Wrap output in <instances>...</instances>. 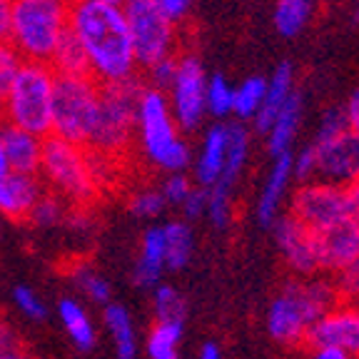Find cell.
Wrapping results in <instances>:
<instances>
[{"label":"cell","instance_id":"obj_4","mask_svg":"<svg viewBox=\"0 0 359 359\" xmlns=\"http://www.w3.org/2000/svg\"><path fill=\"white\" fill-rule=\"evenodd\" d=\"M73 0H13L11 45L25 62L50 65L70 35Z\"/></svg>","mask_w":359,"mask_h":359},{"label":"cell","instance_id":"obj_41","mask_svg":"<svg viewBox=\"0 0 359 359\" xmlns=\"http://www.w3.org/2000/svg\"><path fill=\"white\" fill-rule=\"evenodd\" d=\"M347 130V120H344V107L332 105L327 107L320 115V123H317V130H314L312 140H325V137H334V135L344 133Z\"/></svg>","mask_w":359,"mask_h":359},{"label":"cell","instance_id":"obj_32","mask_svg":"<svg viewBox=\"0 0 359 359\" xmlns=\"http://www.w3.org/2000/svg\"><path fill=\"white\" fill-rule=\"evenodd\" d=\"M152 314H155V322H177V325H185L187 302L182 297V292L177 287L168 285V282H160L152 290Z\"/></svg>","mask_w":359,"mask_h":359},{"label":"cell","instance_id":"obj_36","mask_svg":"<svg viewBox=\"0 0 359 359\" xmlns=\"http://www.w3.org/2000/svg\"><path fill=\"white\" fill-rule=\"evenodd\" d=\"M50 67L55 70V75H90L88 60H85L80 45L73 40V35H67L65 43L57 48V53L50 60Z\"/></svg>","mask_w":359,"mask_h":359},{"label":"cell","instance_id":"obj_15","mask_svg":"<svg viewBox=\"0 0 359 359\" xmlns=\"http://www.w3.org/2000/svg\"><path fill=\"white\" fill-rule=\"evenodd\" d=\"M314 242H317L320 275L334 277L339 269L359 257V222L354 217L342 219L327 230L314 232Z\"/></svg>","mask_w":359,"mask_h":359},{"label":"cell","instance_id":"obj_44","mask_svg":"<svg viewBox=\"0 0 359 359\" xmlns=\"http://www.w3.org/2000/svg\"><path fill=\"white\" fill-rule=\"evenodd\" d=\"M342 107H344V120H347V130L354 137H359V88L352 90V95L347 97V102Z\"/></svg>","mask_w":359,"mask_h":359},{"label":"cell","instance_id":"obj_1","mask_svg":"<svg viewBox=\"0 0 359 359\" xmlns=\"http://www.w3.org/2000/svg\"><path fill=\"white\" fill-rule=\"evenodd\" d=\"M70 35L80 45L95 83L123 85L137 80V60L123 6L105 0H73Z\"/></svg>","mask_w":359,"mask_h":359},{"label":"cell","instance_id":"obj_40","mask_svg":"<svg viewBox=\"0 0 359 359\" xmlns=\"http://www.w3.org/2000/svg\"><path fill=\"white\" fill-rule=\"evenodd\" d=\"M332 282H334L339 299L359 304V257L354 259V262H349L344 269H339V272L332 277Z\"/></svg>","mask_w":359,"mask_h":359},{"label":"cell","instance_id":"obj_35","mask_svg":"<svg viewBox=\"0 0 359 359\" xmlns=\"http://www.w3.org/2000/svg\"><path fill=\"white\" fill-rule=\"evenodd\" d=\"M208 219L217 230H227L235 219V197L227 187H210L208 190Z\"/></svg>","mask_w":359,"mask_h":359},{"label":"cell","instance_id":"obj_13","mask_svg":"<svg viewBox=\"0 0 359 359\" xmlns=\"http://www.w3.org/2000/svg\"><path fill=\"white\" fill-rule=\"evenodd\" d=\"M277 252H280L285 267L294 277H314L320 275V262H317V242L314 232L304 227L299 219L292 215H282L272 227Z\"/></svg>","mask_w":359,"mask_h":359},{"label":"cell","instance_id":"obj_53","mask_svg":"<svg viewBox=\"0 0 359 359\" xmlns=\"http://www.w3.org/2000/svg\"><path fill=\"white\" fill-rule=\"evenodd\" d=\"M352 18H354V22H359V0L354 3V11H352Z\"/></svg>","mask_w":359,"mask_h":359},{"label":"cell","instance_id":"obj_22","mask_svg":"<svg viewBox=\"0 0 359 359\" xmlns=\"http://www.w3.org/2000/svg\"><path fill=\"white\" fill-rule=\"evenodd\" d=\"M57 320H60L62 330H65L67 339L75 344V349L80 352H90L97 344V327L90 317L88 307L83 304V299L78 297H60L55 307Z\"/></svg>","mask_w":359,"mask_h":359},{"label":"cell","instance_id":"obj_42","mask_svg":"<svg viewBox=\"0 0 359 359\" xmlns=\"http://www.w3.org/2000/svg\"><path fill=\"white\" fill-rule=\"evenodd\" d=\"M177 55L165 57V60H160V62H155V65L147 67V83L145 85L168 93L170 85H172V80H175V73H177Z\"/></svg>","mask_w":359,"mask_h":359},{"label":"cell","instance_id":"obj_11","mask_svg":"<svg viewBox=\"0 0 359 359\" xmlns=\"http://www.w3.org/2000/svg\"><path fill=\"white\" fill-rule=\"evenodd\" d=\"M205 93H208V73H205L202 60L195 53H180L177 73L168 90V100L182 133L200 130L202 120L208 115Z\"/></svg>","mask_w":359,"mask_h":359},{"label":"cell","instance_id":"obj_7","mask_svg":"<svg viewBox=\"0 0 359 359\" xmlns=\"http://www.w3.org/2000/svg\"><path fill=\"white\" fill-rule=\"evenodd\" d=\"M102 85L90 75H57L53 97V137L88 147L100 118Z\"/></svg>","mask_w":359,"mask_h":359},{"label":"cell","instance_id":"obj_47","mask_svg":"<svg viewBox=\"0 0 359 359\" xmlns=\"http://www.w3.org/2000/svg\"><path fill=\"white\" fill-rule=\"evenodd\" d=\"M11 13L13 0H0V40L11 38Z\"/></svg>","mask_w":359,"mask_h":359},{"label":"cell","instance_id":"obj_45","mask_svg":"<svg viewBox=\"0 0 359 359\" xmlns=\"http://www.w3.org/2000/svg\"><path fill=\"white\" fill-rule=\"evenodd\" d=\"M18 334L13 330V325L8 322V317L0 312V354L3 352H11V349H18Z\"/></svg>","mask_w":359,"mask_h":359},{"label":"cell","instance_id":"obj_51","mask_svg":"<svg viewBox=\"0 0 359 359\" xmlns=\"http://www.w3.org/2000/svg\"><path fill=\"white\" fill-rule=\"evenodd\" d=\"M3 135H6V123L0 118V172H6L8 163H6V145H3Z\"/></svg>","mask_w":359,"mask_h":359},{"label":"cell","instance_id":"obj_25","mask_svg":"<svg viewBox=\"0 0 359 359\" xmlns=\"http://www.w3.org/2000/svg\"><path fill=\"white\" fill-rule=\"evenodd\" d=\"M102 325L110 337V344L118 359H135L137 357V330H135L133 314L120 302H110L102 307Z\"/></svg>","mask_w":359,"mask_h":359},{"label":"cell","instance_id":"obj_20","mask_svg":"<svg viewBox=\"0 0 359 359\" xmlns=\"http://www.w3.org/2000/svg\"><path fill=\"white\" fill-rule=\"evenodd\" d=\"M3 145H6L8 170H13V172H25V175H38L40 172L45 137L28 133V130L6 125Z\"/></svg>","mask_w":359,"mask_h":359},{"label":"cell","instance_id":"obj_50","mask_svg":"<svg viewBox=\"0 0 359 359\" xmlns=\"http://www.w3.org/2000/svg\"><path fill=\"white\" fill-rule=\"evenodd\" d=\"M347 195H349V205H352L354 219L359 222V180H354L352 185L347 187Z\"/></svg>","mask_w":359,"mask_h":359},{"label":"cell","instance_id":"obj_31","mask_svg":"<svg viewBox=\"0 0 359 359\" xmlns=\"http://www.w3.org/2000/svg\"><path fill=\"white\" fill-rule=\"evenodd\" d=\"M205 107H208L210 118H215V123H227V118H232V107H235V85L224 78L222 73L208 75Z\"/></svg>","mask_w":359,"mask_h":359},{"label":"cell","instance_id":"obj_33","mask_svg":"<svg viewBox=\"0 0 359 359\" xmlns=\"http://www.w3.org/2000/svg\"><path fill=\"white\" fill-rule=\"evenodd\" d=\"M168 210V202H165L160 187L155 185H142L135 187L128 195V212L133 215L135 219H157L160 215Z\"/></svg>","mask_w":359,"mask_h":359},{"label":"cell","instance_id":"obj_3","mask_svg":"<svg viewBox=\"0 0 359 359\" xmlns=\"http://www.w3.org/2000/svg\"><path fill=\"white\" fill-rule=\"evenodd\" d=\"M135 150L163 175L185 172L192 165V147L180 130L168 93L142 85L135 105Z\"/></svg>","mask_w":359,"mask_h":359},{"label":"cell","instance_id":"obj_26","mask_svg":"<svg viewBox=\"0 0 359 359\" xmlns=\"http://www.w3.org/2000/svg\"><path fill=\"white\" fill-rule=\"evenodd\" d=\"M165 232V267L168 272H177V269L187 267L195 252V235H192L190 222L185 219H170L163 222Z\"/></svg>","mask_w":359,"mask_h":359},{"label":"cell","instance_id":"obj_29","mask_svg":"<svg viewBox=\"0 0 359 359\" xmlns=\"http://www.w3.org/2000/svg\"><path fill=\"white\" fill-rule=\"evenodd\" d=\"M185 325L177 322H152L145 337V354L147 359H180Z\"/></svg>","mask_w":359,"mask_h":359},{"label":"cell","instance_id":"obj_18","mask_svg":"<svg viewBox=\"0 0 359 359\" xmlns=\"http://www.w3.org/2000/svg\"><path fill=\"white\" fill-rule=\"evenodd\" d=\"M227 140H230V123H215L205 130L197 157L192 160V180L197 187H215L224 172L227 160Z\"/></svg>","mask_w":359,"mask_h":359},{"label":"cell","instance_id":"obj_16","mask_svg":"<svg viewBox=\"0 0 359 359\" xmlns=\"http://www.w3.org/2000/svg\"><path fill=\"white\" fill-rule=\"evenodd\" d=\"M292 182H294V170H292V152L272 160V168L264 180L262 190H259L257 205H255V215L262 227H275V222L287 212L285 205L290 202L292 195Z\"/></svg>","mask_w":359,"mask_h":359},{"label":"cell","instance_id":"obj_37","mask_svg":"<svg viewBox=\"0 0 359 359\" xmlns=\"http://www.w3.org/2000/svg\"><path fill=\"white\" fill-rule=\"evenodd\" d=\"M22 57L20 53L11 45V40H0V110L6 105V97L13 88V80L20 73L22 67Z\"/></svg>","mask_w":359,"mask_h":359},{"label":"cell","instance_id":"obj_12","mask_svg":"<svg viewBox=\"0 0 359 359\" xmlns=\"http://www.w3.org/2000/svg\"><path fill=\"white\" fill-rule=\"evenodd\" d=\"M314 147V180L330 182V185L349 187L359 180V137L349 130L325 137V140H309Z\"/></svg>","mask_w":359,"mask_h":359},{"label":"cell","instance_id":"obj_54","mask_svg":"<svg viewBox=\"0 0 359 359\" xmlns=\"http://www.w3.org/2000/svg\"><path fill=\"white\" fill-rule=\"evenodd\" d=\"M105 3H115V6H123L125 0H105Z\"/></svg>","mask_w":359,"mask_h":359},{"label":"cell","instance_id":"obj_23","mask_svg":"<svg viewBox=\"0 0 359 359\" xmlns=\"http://www.w3.org/2000/svg\"><path fill=\"white\" fill-rule=\"evenodd\" d=\"M294 67L290 62H280L275 67V73L267 78V90H264V102L259 107L257 118H255V128L257 133H267V128L272 125V120L280 115L282 107L290 102V97L294 95Z\"/></svg>","mask_w":359,"mask_h":359},{"label":"cell","instance_id":"obj_39","mask_svg":"<svg viewBox=\"0 0 359 359\" xmlns=\"http://www.w3.org/2000/svg\"><path fill=\"white\" fill-rule=\"evenodd\" d=\"M160 192H163L165 202H168V208H182V202L190 197V192L195 190V180L185 172H172V175H165L163 182H160Z\"/></svg>","mask_w":359,"mask_h":359},{"label":"cell","instance_id":"obj_48","mask_svg":"<svg viewBox=\"0 0 359 359\" xmlns=\"http://www.w3.org/2000/svg\"><path fill=\"white\" fill-rule=\"evenodd\" d=\"M307 359H352L349 354L330 347H307Z\"/></svg>","mask_w":359,"mask_h":359},{"label":"cell","instance_id":"obj_38","mask_svg":"<svg viewBox=\"0 0 359 359\" xmlns=\"http://www.w3.org/2000/svg\"><path fill=\"white\" fill-rule=\"evenodd\" d=\"M13 304L18 312L30 322H43L48 320V304L43 302L38 292L28 285H15L13 287Z\"/></svg>","mask_w":359,"mask_h":359},{"label":"cell","instance_id":"obj_43","mask_svg":"<svg viewBox=\"0 0 359 359\" xmlns=\"http://www.w3.org/2000/svg\"><path fill=\"white\" fill-rule=\"evenodd\" d=\"M185 222H192V219H200V217H208V190L205 187H197L190 192L185 202H182V208H180Z\"/></svg>","mask_w":359,"mask_h":359},{"label":"cell","instance_id":"obj_14","mask_svg":"<svg viewBox=\"0 0 359 359\" xmlns=\"http://www.w3.org/2000/svg\"><path fill=\"white\" fill-rule=\"evenodd\" d=\"M307 347H330L359 359V304L339 302L320 317L307 337Z\"/></svg>","mask_w":359,"mask_h":359},{"label":"cell","instance_id":"obj_5","mask_svg":"<svg viewBox=\"0 0 359 359\" xmlns=\"http://www.w3.org/2000/svg\"><path fill=\"white\" fill-rule=\"evenodd\" d=\"M55 70L45 62H22L20 73L0 110L3 123L11 128L28 130L40 137H50L53 97H55Z\"/></svg>","mask_w":359,"mask_h":359},{"label":"cell","instance_id":"obj_6","mask_svg":"<svg viewBox=\"0 0 359 359\" xmlns=\"http://www.w3.org/2000/svg\"><path fill=\"white\" fill-rule=\"evenodd\" d=\"M45 190L62 197L70 208H90L100 197L95 180L90 175L88 147L73 145L60 137H45L43 163L38 172Z\"/></svg>","mask_w":359,"mask_h":359},{"label":"cell","instance_id":"obj_52","mask_svg":"<svg viewBox=\"0 0 359 359\" xmlns=\"http://www.w3.org/2000/svg\"><path fill=\"white\" fill-rule=\"evenodd\" d=\"M0 359H33V357L18 347V349H11V352H3V354H0Z\"/></svg>","mask_w":359,"mask_h":359},{"label":"cell","instance_id":"obj_34","mask_svg":"<svg viewBox=\"0 0 359 359\" xmlns=\"http://www.w3.org/2000/svg\"><path fill=\"white\" fill-rule=\"evenodd\" d=\"M70 205H67L62 197L53 195V192L45 190V195L38 200V205L30 212L28 222H33L35 227H57V224L67 222V215H70Z\"/></svg>","mask_w":359,"mask_h":359},{"label":"cell","instance_id":"obj_30","mask_svg":"<svg viewBox=\"0 0 359 359\" xmlns=\"http://www.w3.org/2000/svg\"><path fill=\"white\" fill-rule=\"evenodd\" d=\"M264 90H267V78H262V75H250L240 85H235L232 118H237V123H247V120L255 123L259 107L264 102Z\"/></svg>","mask_w":359,"mask_h":359},{"label":"cell","instance_id":"obj_24","mask_svg":"<svg viewBox=\"0 0 359 359\" xmlns=\"http://www.w3.org/2000/svg\"><path fill=\"white\" fill-rule=\"evenodd\" d=\"M62 272H65V280L73 285V290L78 292V294H83L88 302L100 304V307L112 302L110 282H107V277L102 275L93 262L75 257L62 267Z\"/></svg>","mask_w":359,"mask_h":359},{"label":"cell","instance_id":"obj_19","mask_svg":"<svg viewBox=\"0 0 359 359\" xmlns=\"http://www.w3.org/2000/svg\"><path fill=\"white\" fill-rule=\"evenodd\" d=\"M165 272H168V267H165L163 224H150L140 237L137 257L133 264V282L142 290H155L163 282Z\"/></svg>","mask_w":359,"mask_h":359},{"label":"cell","instance_id":"obj_28","mask_svg":"<svg viewBox=\"0 0 359 359\" xmlns=\"http://www.w3.org/2000/svg\"><path fill=\"white\" fill-rule=\"evenodd\" d=\"M250 160V133L242 123H230V140H227V160H224V172L217 185L235 190L242 172Z\"/></svg>","mask_w":359,"mask_h":359},{"label":"cell","instance_id":"obj_21","mask_svg":"<svg viewBox=\"0 0 359 359\" xmlns=\"http://www.w3.org/2000/svg\"><path fill=\"white\" fill-rule=\"evenodd\" d=\"M302 118H304V100L299 93H294L290 97V102L280 110V115L272 120L267 133H264V145H267V152L272 155V160L292 152L294 137H297L299 125H302Z\"/></svg>","mask_w":359,"mask_h":359},{"label":"cell","instance_id":"obj_10","mask_svg":"<svg viewBox=\"0 0 359 359\" xmlns=\"http://www.w3.org/2000/svg\"><path fill=\"white\" fill-rule=\"evenodd\" d=\"M287 215L299 219L312 232L327 230V227L342 222V219L354 217L347 187L330 185L322 180L299 182L292 190L290 202H287Z\"/></svg>","mask_w":359,"mask_h":359},{"label":"cell","instance_id":"obj_46","mask_svg":"<svg viewBox=\"0 0 359 359\" xmlns=\"http://www.w3.org/2000/svg\"><path fill=\"white\" fill-rule=\"evenodd\" d=\"M160 6L168 11L170 18H175V20H180V18H185L187 11L192 8V0H157Z\"/></svg>","mask_w":359,"mask_h":359},{"label":"cell","instance_id":"obj_8","mask_svg":"<svg viewBox=\"0 0 359 359\" xmlns=\"http://www.w3.org/2000/svg\"><path fill=\"white\" fill-rule=\"evenodd\" d=\"M125 20L133 38L137 67H150L177 55V20L157 0H125Z\"/></svg>","mask_w":359,"mask_h":359},{"label":"cell","instance_id":"obj_2","mask_svg":"<svg viewBox=\"0 0 359 359\" xmlns=\"http://www.w3.org/2000/svg\"><path fill=\"white\" fill-rule=\"evenodd\" d=\"M339 302L332 277H292L267 307V332L282 347H307L312 327Z\"/></svg>","mask_w":359,"mask_h":359},{"label":"cell","instance_id":"obj_27","mask_svg":"<svg viewBox=\"0 0 359 359\" xmlns=\"http://www.w3.org/2000/svg\"><path fill=\"white\" fill-rule=\"evenodd\" d=\"M314 15V0H275L272 25L282 38H297Z\"/></svg>","mask_w":359,"mask_h":359},{"label":"cell","instance_id":"obj_49","mask_svg":"<svg viewBox=\"0 0 359 359\" xmlns=\"http://www.w3.org/2000/svg\"><path fill=\"white\" fill-rule=\"evenodd\" d=\"M200 359H224V354H222V349H219V344H215V342H205L200 347V354H197Z\"/></svg>","mask_w":359,"mask_h":359},{"label":"cell","instance_id":"obj_9","mask_svg":"<svg viewBox=\"0 0 359 359\" xmlns=\"http://www.w3.org/2000/svg\"><path fill=\"white\" fill-rule=\"evenodd\" d=\"M140 80H130L123 85H102L100 118L90 140V150L105 152L123 160L135 147V105L140 93Z\"/></svg>","mask_w":359,"mask_h":359},{"label":"cell","instance_id":"obj_17","mask_svg":"<svg viewBox=\"0 0 359 359\" xmlns=\"http://www.w3.org/2000/svg\"><path fill=\"white\" fill-rule=\"evenodd\" d=\"M45 195V185L38 175L13 172L6 170L0 172V215L13 222H28L30 212Z\"/></svg>","mask_w":359,"mask_h":359}]
</instances>
